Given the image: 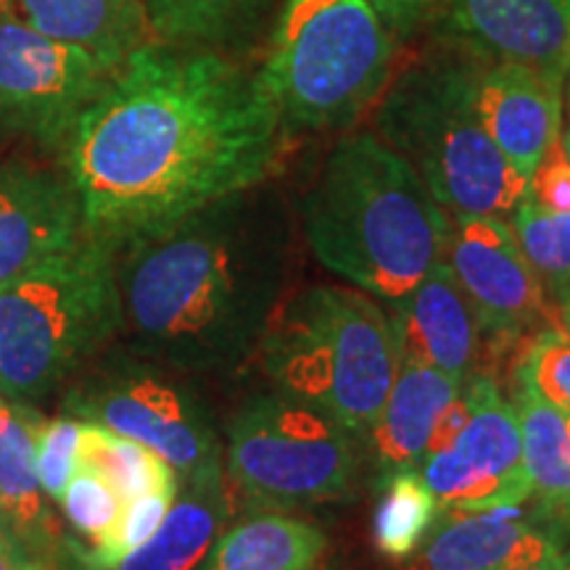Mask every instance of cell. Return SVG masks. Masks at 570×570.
Here are the masks:
<instances>
[{"mask_svg":"<svg viewBox=\"0 0 570 570\" xmlns=\"http://www.w3.org/2000/svg\"><path fill=\"white\" fill-rule=\"evenodd\" d=\"M285 130L259 75L159 40L127 56L80 114L63 177L85 235L119 254L265 183Z\"/></svg>","mask_w":570,"mask_h":570,"instance_id":"cell-1","label":"cell"},{"mask_svg":"<svg viewBox=\"0 0 570 570\" xmlns=\"http://www.w3.org/2000/svg\"><path fill=\"white\" fill-rule=\"evenodd\" d=\"M244 196L119 252L122 327L142 354L223 370L259 346L288 281V227Z\"/></svg>","mask_w":570,"mask_h":570,"instance_id":"cell-2","label":"cell"},{"mask_svg":"<svg viewBox=\"0 0 570 570\" xmlns=\"http://www.w3.org/2000/svg\"><path fill=\"white\" fill-rule=\"evenodd\" d=\"M302 214L320 265L391 306L444 259L449 214L375 132L333 148Z\"/></svg>","mask_w":570,"mask_h":570,"instance_id":"cell-3","label":"cell"},{"mask_svg":"<svg viewBox=\"0 0 570 570\" xmlns=\"http://www.w3.org/2000/svg\"><path fill=\"white\" fill-rule=\"evenodd\" d=\"M281 394L367 439L399 367L394 320L365 291L315 285L277 304L259 341Z\"/></svg>","mask_w":570,"mask_h":570,"instance_id":"cell-4","label":"cell"},{"mask_svg":"<svg viewBox=\"0 0 570 570\" xmlns=\"http://www.w3.org/2000/svg\"><path fill=\"white\" fill-rule=\"evenodd\" d=\"M119 327L117 252L82 235L0 288V396L51 394Z\"/></svg>","mask_w":570,"mask_h":570,"instance_id":"cell-5","label":"cell"},{"mask_svg":"<svg viewBox=\"0 0 570 570\" xmlns=\"http://www.w3.org/2000/svg\"><path fill=\"white\" fill-rule=\"evenodd\" d=\"M475 67L425 61L404 71L377 109V138L415 169L446 214L508 219L529 180L504 159L473 96Z\"/></svg>","mask_w":570,"mask_h":570,"instance_id":"cell-6","label":"cell"},{"mask_svg":"<svg viewBox=\"0 0 570 570\" xmlns=\"http://www.w3.org/2000/svg\"><path fill=\"white\" fill-rule=\"evenodd\" d=\"M394 27L370 0H288L259 80L288 127L354 122L386 88Z\"/></svg>","mask_w":570,"mask_h":570,"instance_id":"cell-7","label":"cell"},{"mask_svg":"<svg viewBox=\"0 0 570 570\" xmlns=\"http://www.w3.org/2000/svg\"><path fill=\"white\" fill-rule=\"evenodd\" d=\"M356 441L294 396H254L227 425V487L252 510L341 502L360 473Z\"/></svg>","mask_w":570,"mask_h":570,"instance_id":"cell-8","label":"cell"},{"mask_svg":"<svg viewBox=\"0 0 570 570\" xmlns=\"http://www.w3.org/2000/svg\"><path fill=\"white\" fill-rule=\"evenodd\" d=\"M444 262L468 296L481 327V375L515 367L539 333L560 327L544 285L520 252L512 225L487 214H449Z\"/></svg>","mask_w":570,"mask_h":570,"instance_id":"cell-9","label":"cell"},{"mask_svg":"<svg viewBox=\"0 0 570 570\" xmlns=\"http://www.w3.org/2000/svg\"><path fill=\"white\" fill-rule=\"evenodd\" d=\"M67 412L148 446L180 481L223 470V449L206 412L188 391L146 367H119L82 383L69 394Z\"/></svg>","mask_w":570,"mask_h":570,"instance_id":"cell-10","label":"cell"},{"mask_svg":"<svg viewBox=\"0 0 570 570\" xmlns=\"http://www.w3.org/2000/svg\"><path fill=\"white\" fill-rule=\"evenodd\" d=\"M117 71L101 56L0 19V130L59 148Z\"/></svg>","mask_w":570,"mask_h":570,"instance_id":"cell-11","label":"cell"},{"mask_svg":"<svg viewBox=\"0 0 570 570\" xmlns=\"http://www.w3.org/2000/svg\"><path fill=\"white\" fill-rule=\"evenodd\" d=\"M470 420L460 439L444 452L425 458L423 479L439 508L491 510L525 504L531 499L523 465V436L518 412L494 377L473 373L462 383Z\"/></svg>","mask_w":570,"mask_h":570,"instance_id":"cell-12","label":"cell"},{"mask_svg":"<svg viewBox=\"0 0 570 570\" xmlns=\"http://www.w3.org/2000/svg\"><path fill=\"white\" fill-rule=\"evenodd\" d=\"M85 235L67 177L24 161L0 167V288Z\"/></svg>","mask_w":570,"mask_h":570,"instance_id":"cell-13","label":"cell"},{"mask_svg":"<svg viewBox=\"0 0 570 570\" xmlns=\"http://www.w3.org/2000/svg\"><path fill=\"white\" fill-rule=\"evenodd\" d=\"M446 27L483 59L566 80L570 0H449Z\"/></svg>","mask_w":570,"mask_h":570,"instance_id":"cell-14","label":"cell"},{"mask_svg":"<svg viewBox=\"0 0 570 570\" xmlns=\"http://www.w3.org/2000/svg\"><path fill=\"white\" fill-rule=\"evenodd\" d=\"M475 109L491 140L525 180L560 138L562 80L523 63L475 67Z\"/></svg>","mask_w":570,"mask_h":570,"instance_id":"cell-15","label":"cell"},{"mask_svg":"<svg viewBox=\"0 0 570 570\" xmlns=\"http://www.w3.org/2000/svg\"><path fill=\"white\" fill-rule=\"evenodd\" d=\"M399 354L465 383L479 370L481 327L468 296L441 259L394 306Z\"/></svg>","mask_w":570,"mask_h":570,"instance_id":"cell-16","label":"cell"},{"mask_svg":"<svg viewBox=\"0 0 570 570\" xmlns=\"http://www.w3.org/2000/svg\"><path fill=\"white\" fill-rule=\"evenodd\" d=\"M38 420V412L0 396V525L59 568L71 560V539L42 499L35 470Z\"/></svg>","mask_w":570,"mask_h":570,"instance_id":"cell-17","label":"cell"},{"mask_svg":"<svg viewBox=\"0 0 570 570\" xmlns=\"http://www.w3.org/2000/svg\"><path fill=\"white\" fill-rule=\"evenodd\" d=\"M0 19L122 63L159 42L142 0H0Z\"/></svg>","mask_w":570,"mask_h":570,"instance_id":"cell-18","label":"cell"},{"mask_svg":"<svg viewBox=\"0 0 570 570\" xmlns=\"http://www.w3.org/2000/svg\"><path fill=\"white\" fill-rule=\"evenodd\" d=\"M462 381L441 370L399 354L394 386L367 433L381 479L402 470H417L428 458L433 425L449 402L460 396Z\"/></svg>","mask_w":570,"mask_h":570,"instance_id":"cell-19","label":"cell"},{"mask_svg":"<svg viewBox=\"0 0 570 570\" xmlns=\"http://www.w3.org/2000/svg\"><path fill=\"white\" fill-rule=\"evenodd\" d=\"M512 407L518 412L523 436L533 523L562 554L570 550V415L520 381H515Z\"/></svg>","mask_w":570,"mask_h":570,"instance_id":"cell-20","label":"cell"},{"mask_svg":"<svg viewBox=\"0 0 570 570\" xmlns=\"http://www.w3.org/2000/svg\"><path fill=\"white\" fill-rule=\"evenodd\" d=\"M235 504L225 468L188 479L154 537L111 570H196L230 523Z\"/></svg>","mask_w":570,"mask_h":570,"instance_id":"cell-21","label":"cell"},{"mask_svg":"<svg viewBox=\"0 0 570 570\" xmlns=\"http://www.w3.org/2000/svg\"><path fill=\"white\" fill-rule=\"evenodd\" d=\"M523 504L491 510H439L436 523L407 570H497L533 529Z\"/></svg>","mask_w":570,"mask_h":570,"instance_id":"cell-22","label":"cell"},{"mask_svg":"<svg viewBox=\"0 0 570 570\" xmlns=\"http://www.w3.org/2000/svg\"><path fill=\"white\" fill-rule=\"evenodd\" d=\"M325 544V533L309 520L254 510L219 533L196 570H312Z\"/></svg>","mask_w":570,"mask_h":570,"instance_id":"cell-23","label":"cell"},{"mask_svg":"<svg viewBox=\"0 0 570 570\" xmlns=\"http://www.w3.org/2000/svg\"><path fill=\"white\" fill-rule=\"evenodd\" d=\"M80 468L101 475L125 502L154 494V491L180 489V475L167 460L138 441L119 436L109 428L88 423V420L82 425L80 452H77V470Z\"/></svg>","mask_w":570,"mask_h":570,"instance_id":"cell-24","label":"cell"},{"mask_svg":"<svg viewBox=\"0 0 570 570\" xmlns=\"http://www.w3.org/2000/svg\"><path fill=\"white\" fill-rule=\"evenodd\" d=\"M381 481L373 515L375 550L391 562H407L436 523L439 499L417 470L391 473Z\"/></svg>","mask_w":570,"mask_h":570,"instance_id":"cell-25","label":"cell"},{"mask_svg":"<svg viewBox=\"0 0 570 570\" xmlns=\"http://www.w3.org/2000/svg\"><path fill=\"white\" fill-rule=\"evenodd\" d=\"M512 233L560 315L570 304V212H550L525 196L512 212Z\"/></svg>","mask_w":570,"mask_h":570,"instance_id":"cell-26","label":"cell"},{"mask_svg":"<svg viewBox=\"0 0 570 570\" xmlns=\"http://www.w3.org/2000/svg\"><path fill=\"white\" fill-rule=\"evenodd\" d=\"M159 40L196 42L223 38L252 17L262 0H142Z\"/></svg>","mask_w":570,"mask_h":570,"instance_id":"cell-27","label":"cell"},{"mask_svg":"<svg viewBox=\"0 0 570 570\" xmlns=\"http://www.w3.org/2000/svg\"><path fill=\"white\" fill-rule=\"evenodd\" d=\"M512 377L570 415V331L550 327L539 333L520 356Z\"/></svg>","mask_w":570,"mask_h":570,"instance_id":"cell-28","label":"cell"},{"mask_svg":"<svg viewBox=\"0 0 570 570\" xmlns=\"http://www.w3.org/2000/svg\"><path fill=\"white\" fill-rule=\"evenodd\" d=\"M59 504L67 523L75 529L77 537L88 541V547L98 544L117 525L125 510V499L101 475L82 468L71 475Z\"/></svg>","mask_w":570,"mask_h":570,"instance_id":"cell-29","label":"cell"},{"mask_svg":"<svg viewBox=\"0 0 570 570\" xmlns=\"http://www.w3.org/2000/svg\"><path fill=\"white\" fill-rule=\"evenodd\" d=\"M85 420L67 415L38 420L35 425V470L40 489L48 499L61 502L63 489L77 473V452H80Z\"/></svg>","mask_w":570,"mask_h":570,"instance_id":"cell-30","label":"cell"},{"mask_svg":"<svg viewBox=\"0 0 570 570\" xmlns=\"http://www.w3.org/2000/svg\"><path fill=\"white\" fill-rule=\"evenodd\" d=\"M525 196L550 212H570V159L560 138L541 156Z\"/></svg>","mask_w":570,"mask_h":570,"instance_id":"cell-31","label":"cell"},{"mask_svg":"<svg viewBox=\"0 0 570 570\" xmlns=\"http://www.w3.org/2000/svg\"><path fill=\"white\" fill-rule=\"evenodd\" d=\"M497 570H562V558L554 541L533 525Z\"/></svg>","mask_w":570,"mask_h":570,"instance_id":"cell-32","label":"cell"},{"mask_svg":"<svg viewBox=\"0 0 570 570\" xmlns=\"http://www.w3.org/2000/svg\"><path fill=\"white\" fill-rule=\"evenodd\" d=\"M468 420H470V402L465 391H460V396L446 404L444 412H441L436 420V425H433L431 441H428V458L452 446L454 441L460 439V433L465 431Z\"/></svg>","mask_w":570,"mask_h":570,"instance_id":"cell-33","label":"cell"},{"mask_svg":"<svg viewBox=\"0 0 570 570\" xmlns=\"http://www.w3.org/2000/svg\"><path fill=\"white\" fill-rule=\"evenodd\" d=\"M0 570H56V566L35 554L24 541L0 525Z\"/></svg>","mask_w":570,"mask_h":570,"instance_id":"cell-34","label":"cell"},{"mask_svg":"<svg viewBox=\"0 0 570 570\" xmlns=\"http://www.w3.org/2000/svg\"><path fill=\"white\" fill-rule=\"evenodd\" d=\"M370 3L386 17L394 30H404V27L415 24L428 11V6H433L436 0H370Z\"/></svg>","mask_w":570,"mask_h":570,"instance_id":"cell-35","label":"cell"},{"mask_svg":"<svg viewBox=\"0 0 570 570\" xmlns=\"http://www.w3.org/2000/svg\"><path fill=\"white\" fill-rule=\"evenodd\" d=\"M560 327H566V331H570V304L566 306V309H560Z\"/></svg>","mask_w":570,"mask_h":570,"instance_id":"cell-36","label":"cell"},{"mask_svg":"<svg viewBox=\"0 0 570 570\" xmlns=\"http://www.w3.org/2000/svg\"><path fill=\"white\" fill-rule=\"evenodd\" d=\"M560 142H562V148H566V154H568V159H570V119H568V127H566V132H562Z\"/></svg>","mask_w":570,"mask_h":570,"instance_id":"cell-37","label":"cell"},{"mask_svg":"<svg viewBox=\"0 0 570 570\" xmlns=\"http://www.w3.org/2000/svg\"><path fill=\"white\" fill-rule=\"evenodd\" d=\"M56 570H85V568H82V566H77L75 560H69V562H67V568L59 566V568H56Z\"/></svg>","mask_w":570,"mask_h":570,"instance_id":"cell-38","label":"cell"},{"mask_svg":"<svg viewBox=\"0 0 570 570\" xmlns=\"http://www.w3.org/2000/svg\"><path fill=\"white\" fill-rule=\"evenodd\" d=\"M560 558H562V570H570V550L562 552Z\"/></svg>","mask_w":570,"mask_h":570,"instance_id":"cell-39","label":"cell"},{"mask_svg":"<svg viewBox=\"0 0 570 570\" xmlns=\"http://www.w3.org/2000/svg\"><path fill=\"white\" fill-rule=\"evenodd\" d=\"M566 77H568V104H570V53H568V69H566Z\"/></svg>","mask_w":570,"mask_h":570,"instance_id":"cell-40","label":"cell"},{"mask_svg":"<svg viewBox=\"0 0 570 570\" xmlns=\"http://www.w3.org/2000/svg\"><path fill=\"white\" fill-rule=\"evenodd\" d=\"M312 570H317V566H315V568H312Z\"/></svg>","mask_w":570,"mask_h":570,"instance_id":"cell-41","label":"cell"}]
</instances>
